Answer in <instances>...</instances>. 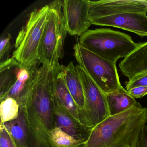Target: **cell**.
<instances>
[{
  "label": "cell",
  "instance_id": "ffe728a7",
  "mask_svg": "<svg viewBox=\"0 0 147 147\" xmlns=\"http://www.w3.org/2000/svg\"><path fill=\"white\" fill-rule=\"evenodd\" d=\"M11 36L8 34L5 37L1 38L0 42V59L1 63L6 60V57L9 54L11 49Z\"/></svg>",
  "mask_w": 147,
  "mask_h": 147
},
{
  "label": "cell",
  "instance_id": "7a4b0ae2",
  "mask_svg": "<svg viewBox=\"0 0 147 147\" xmlns=\"http://www.w3.org/2000/svg\"><path fill=\"white\" fill-rule=\"evenodd\" d=\"M147 123V108L137 103L92 129L82 147H136Z\"/></svg>",
  "mask_w": 147,
  "mask_h": 147
},
{
  "label": "cell",
  "instance_id": "52a82bcc",
  "mask_svg": "<svg viewBox=\"0 0 147 147\" xmlns=\"http://www.w3.org/2000/svg\"><path fill=\"white\" fill-rule=\"evenodd\" d=\"M82 83L85 105L80 116L81 123L92 129L110 116L106 94L80 65L76 66Z\"/></svg>",
  "mask_w": 147,
  "mask_h": 147
},
{
  "label": "cell",
  "instance_id": "ac0fdd59",
  "mask_svg": "<svg viewBox=\"0 0 147 147\" xmlns=\"http://www.w3.org/2000/svg\"><path fill=\"white\" fill-rule=\"evenodd\" d=\"M49 142L51 147H82L85 143L77 140L57 126L50 133Z\"/></svg>",
  "mask_w": 147,
  "mask_h": 147
},
{
  "label": "cell",
  "instance_id": "9c48e42d",
  "mask_svg": "<svg viewBox=\"0 0 147 147\" xmlns=\"http://www.w3.org/2000/svg\"><path fill=\"white\" fill-rule=\"evenodd\" d=\"M91 20L107 16L125 13H147L146 0H101L89 1Z\"/></svg>",
  "mask_w": 147,
  "mask_h": 147
},
{
  "label": "cell",
  "instance_id": "cb8c5ba5",
  "mask_svg": "<svg viewBox=\"0 0 147 147\" xmlns=\"http://www.w3.org/2000/svg\"><path fill=\"white\" fill-rule=\"evenodd\" d=\"M136 147H147V125L142 130Z\"/></svg>",
  "mask_w": 147,
  "mask_h": 147
},
{
  "label": "cell",
  "instance_id": "7402d4cb",
  "mask_svg": "<svg viewBox=\"0 0 147 147\" xmlns=\"http://www.w3.org/2000/svg\"><path fill=\"white\" fill-rule=\"evenodd\" d=\"M140 86H147V75L138 76L126 82V90Z\"/></svg>",
  "mask_w": 147,
  "mask_h": 147
},
{
  "label": "cell",
  "instance_id": "ba28073f",
  "mask_svg": "<svg viewBox=\"0 0 147 147\" xmlns=\"http://www.w3.org/2000/svg\"><path fill=\"white\" fill-rule=\"evenodd\" d=\"M89 0H65L63 3V19L67 32L80 36L88 30L92 24L89 15Z\"/></svg>",
  "mask_w": 147,
  "mask_h": 147
},
{
  "label": "cell",
  "instance_id": "7c38bea8",
  "mask_svg": "<svg viewBox=\"0 0 147 147\" xmlns=\"http://www.w3.org/2000/svg\"><path fill=\"white\" fill-rule=\"evenodd\" d=\"M54 113L57 127L77 140L86 142L91 129L78 123L57 103L55 99Z\"/></svg>",
  "mask_w": 147,
  "mask_h": 147
},
{
  "label": "cell",
  "instance_id": "9a60e30c",
  "mask_svg": "<svg viewBox=\"0 0 147 147\" xmlns=\"http://www.w3.org/2000/svg\"><path fill=\"white\" fill-rule=\"evenodd\" d=\"M110 116L121 113L138 103L123 86L106 94Z\"/></svg>",
  "mask_w": 147,
  "mask_h": 147
},
{
  "label": "cell",
  "instance_id": "6da1fadb",
  "mask_svg": "<svg viewBox=\"0 0 147 147\" xmlns=\"http://www.w3.org/2000/svg\"><path fill=\"white\" fill-rule=\"evenodd\" d=\"M53 69L38 68L30 90L20 105L29 131V147H51V131L56 127L55 117Z\"/></svg>",
  "mask_w": 147,
  "mask_h": 147
},
{
  "label": "cell",
  "instance_id": "5bb4252c",
  "mask_svg": "<svg viewBox=\"0 0 147 147\" xmlns=\"http://www.w3.org/2000/svg\"><path fill=\"white\" fill-rule=\"evenodd\" d=\"M64 73L66 86L80 110V120L81 114L84 108L85 98L82 83L74 62H71L67 67H64Z\"/></svg>",
  "mask_w": 147,
  "mask_h": 147
},
{
  "label": "cell",
  "instance_id": "8fae6325",
  "mask_svg": "<svg viewBox=\"0 0 147 147\" xmlns=\"http://www.w3.org/2000/svg\"><path fill=\"white\" fill-rule=\"evenodd\" d=\"M64 68V66L61 65L53 69L54 97L57 103L78 123L81 124L80 120V110L65 83Z\"/></svg>",
  "mask_w": 147,
  "mask_h": 147
},
{
  "label": "cell",
  "instance_id": "e0dca14e",
  "mask_svg": "<svg viewBox=\"0 0 147 147\" xmlns=\"http://www.w3.org/2000/svg\"><path fill=\"white\" fill-rule=\"evenodd\" d=\"M21 64L13 57L7 59L0 64V97L5 95L12 86L17 79Z\"/></svg>",
  "mask_w": 147,
  "mask_h": 147
},
{
  "label": "cell",
  "instance_id": "8992f818",
  "mask_svg": "<svg viewBox=\"0 0 147 147\" xmlns=\"http://www.w3.org/2000/svg\"><path fill=\"white\" fill-rule=\"evenodd\" d=\"M74 55L79 65L106 94L122 86L119 80L116 63L97 55L81 45H74Z\"/></svg>",
  "mask_w": 147,
  "mask_h": 147
},
{
  "label": "cell",
  "instance_id": "4fadbf2b",
  "mask_svg": "<svg viewBox=\"0 0 147 147\" xmlns=\"http://www.w3.org/2000/svg\"><path fill=\"white\" fill-rule=\"evenodd\" d=\"M38 69L37 67L28 69L21 65L18 70L15 82L5 95L0 97V100L12 98L20 105L30 90Z\"/></svg>",
  "mask_w": 147,
  "mask_h": 147
},
{
  "label": "cell",
  "instance_id": "44dd1931",
  "mask_svg": "<svg viewBox=\"0 0 147 147\" xmlns=\"http://www.w3.org/2000/svg\"><path fill=\"white\" fill-rule=\"evenodd\" d=\"M0 147H15L10 134L1 123L0 128Z\"/></svg>",
  "mask_w": 147,
  "mask_h": 147
},
{
  "label": "cell",
  "instance_id": "277c9868",
  "mask_svg": "<svg viewBox=\"0 0 147 147\" xmlns=\"http://www.w3.org/2000/svg\"><path fill=\"white\" fill-rule=\"evenodd\" d=\"M49 10L48 5L32 12L17 37L12 57L25 67L32 68L41 63L38 52Z\"/></svg>",
  "mask_w": 147,
  "mask_h": 147
},
{
  "label": "cell",
  "instance_id": "5b68a950",
  "mask_svg": "<svg viewBox=\"0 0 147 147\" xmlns=\"http://www.w3.org/2000/svg\"><path fill=\"white\" fill-rule=\"evenodd\" d=\"M63 1H56L49 4V12L38 52L40 62L50 69L61 65L63 57L64 42L67 32L63 19Z\"/></svg>",
  "mask_w": 147,
  "mask_h": 147
},
{
  "label": "cell",
  "instance_id": "d6986e66",
  "mask_svg": "<svg viewBox=\"0 0 147 147\" xmlns=\"http://www.w3.org/2000/svg\"><path fill=\"white\" fill-rule=\"evenodd\" d=\"M0 115L1 123L15 120L19 116L20 105L17 100L11 98L1 100Z\"/></svg>",
  "mask_w": 147,
  "mask_h": 147
},
{
  "label": "cell",
  "instance_id": "30bf717a",
  "mask_svg": "<svg viewBox=\"0 0 147 147\" xmlns=\"http://www.w3.org/2000/svg\"><path fill=\"white\" fill-rule=\"evenodd\" d=\"M92 24L116 27L140 36H147L146 13H129L107 16L92 20Z\"/></svg>",
  "mask_w": 147,
  "mask_h": 147
},
{
  "label": "cell",
  "instance_id": "2e32d148",
  "mask_svg": "<svg viewBox=\"0 0 147 147\" xmlns=\"http://www.w3.org/2000/svg\"><path fill=\"white\" fill-rule=\"evenodd\" d=\"M1 124L10 134L15 147H30L28 127L24 115L20 108L19 116L17 119Z\"/></svg>",
  "mask_w": 147,
  "mask_h": 147
},
{
  "label": "cell",
  "instance_id": "3957f363",
  "mask_svg": "<svg viewBox=\"0 0 147 147\" xmlns=\"http://www.w3.org/2000/svg\"><path fill=\"white\" fill-rule=\"evenodd\" d=\"M78 43L97 55L115 63L119 58L128 57L139 45L129 35L108 29L88 30L80 37Z\"/></svg>",
  "mask_w": 147,
  "mask_h": 147
},
{
  "label": "cell",
  "instance_id": "603a6c76",
  "mask_svg": "<svg viewBox=\"0 0 147 147\" xmlns=\"http://www.w3.org/2000/svg\"><path fill=\"white\" fill-rule=\"evenodd\" d=\"M130 95L134 98H138L147 94V86H140L134 88L127 91Z\"/></svg>",
  "mask_w": 147,
  "mask_h": 147
}]
</instances>
